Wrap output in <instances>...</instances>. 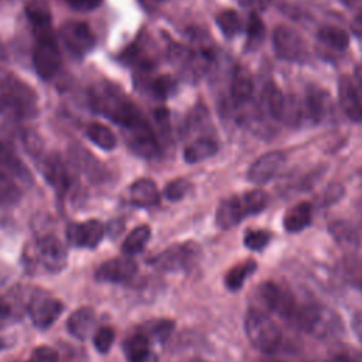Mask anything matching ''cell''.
Returning <instances> with one entry per match:
<instances>
[{"instance_id":"1","label":"cell","mask_w":362,"mask_h":362,"mask_svg":"<svg viewBox=\"0 0 362 362\" xmlns=\"http://www.w3.org/2000/svg\"><path fill=\"white\" fill-rule=\"evenodd\" d=\"M38 112L35 90L16 74L0 68V115L13 120L31 119Z\"/></svg>"},{"instance_id":"2","label":"cell","mask_w":362,"mask_h":362,"mask_svg":"<svg viewBox=\"0 0 362 362\" xmlns=\"http://www.w3.org/2000/svg\"><path fill=\"white\" fill-rule=\"evenodd\" d=\"M89 103L95 112L120 127L126 126L140 115L139 109L123 93V90L109 82L95 83L89 89Z\"/></svg>"},{"instance_id":"3","label":"cell","mask_w":362,"mask_h":362,"mask_svg":"<svg viewBox=\"0 0 362 362\" xmlns=\"http://www.w3.org/2000/svg\"><path fill=\"white\" fill-rule=\"evenodd\" d=\"M290 322L321 341L334 339L342 334V322L338 314L317 303H300Z\"/></svg>"},{"instance_id":"4","label":"cell","mask_w":362,"mask_h":362,"mask_svg":"<svg viewBox=\"0 0 362 362\" xmlns=\"http://www.w3.org/2000/svg\"><path fill=\"white\" fill-rule=\"evenodd\" d=\"M245 332L249 342L264 354H274L283 341V332L277 322L264 311L252 308L245 317Z\"/></svg>"},{"instance_id":"5","label":"cell","mask_w":362,"mask_h":362,"mask_svg":"<svg viewBox=\"0 0 362 362\" xmlns=\"http://www.w3.org/2000/svg\"><path fill=\"white\" fill-rule=\"evenodd\" d=\"M27 253V259L33 264L40 266L48 273H59L65 269L68 262L64 243L52 235H45L34 240Z\"/></svg>"},{"instance_id":"6","label":"cell","mask_w":362,"mask_h":362,"mask_svg":"<svg viewBox=\"0 0 362 362\" xmlns=\"http://www.w3.org/2000/svg\"><path fill=\"white\" fill-rule=\"evenodd\" d=\"M256 298L263 305L260 311H272L287 321H291L298 307L291 290L276 281H263L256 290Z\"/></svg>"},{"instance_id":"7","label":"cell","mask_w":362,"mask_h":362,"mask_svg":"<svg viewBox=\"0 0 362 362\" xmlns=\"http://www.w3.org/2000/svg\"><path fill=\"white\" fill-rule=\"evenodd\" d=\"M61 51L54 33L37 34L33 49V65L37 75L45 81L54 78L61 68Z\"/></svg>"},{"instance_id":"8","label":"cell","mask_w":362,"mask_h":362,"mask_svg":"<svg viewBox=\"0 0 362 362\" xmlns=\"http://www.w3.org/2000/svg\"><path fill=\"white\" fill-rule=\"evenodd\" d=\"M122 129L124 140L134 154L144 158H151L158 154L160 146L156 134L141 113Z\"/></svg>"},{"instance_id":"9","label":"cell","mask_w":362,"mask_h":362,"mask_svg":"<svg viewBox=\"0 0 362 362\" xmlns=\"http://www.w3.org/2000/svg\"><path fill=\"white\" fill-rule=\"evenodd\" d=\"M58 34L64 47L75 58H83L95 48L96 44V37L93 31L83 21H66L61 25Z\"/></svg>"},{"instance_id":"10","label":"cell","mask_w":362,"mask_h":362,"mask_svg":"<svg viewBox=\"0 0 362 362\" xmlns=\"http://www.w3.org/2000/svg\"><path fill=\"white\" fill-rule=\"evenodd\" d=\"M199 246L195 242H184L173 245L154 256L150 264L157 270L177 272L192 266L198 260Z\"/></svg>"},{"instance_id":"11","label":"cell","mask_w":362,"mask_h":362,"mask_svg":"<svg viewBox=\"0 0 362 362\" xmlns=\"http://www.w3.org/2000/svg\"><path fill=\"white\" fill-rule=\"evenodd\" d=\"M273 48L280 59L288 62H304L308 58V48L303 37L291 27L279 25L273 33Z\"/></svg>"},{"instance_id":"12","label":"cell","mask_w":362,"mask_h":362,"mask_svg":"<svg viewBox=\"0 0 362 362\" xmlns=\"http://www.w3.org/2000/svg\"><path fill=\"white\" fill-rule=\"evenodd\" d=\"M30 315L31 322L37 328L51 327L62 314L64 304L55 297L48 294H33L25 310Z\"/></svg>"},{"instance_id":"13","label":"cell","mask_w":362,"mask_h":362,"mask_svg":"<svg viewBox=\"0 0 362 362\" xmlns=\"http://www.w3.org/2000/svg\"><path fill=\"white\" fill-rule=\"evenodd\" d=\"M286 154L281 151H269L255 160L247 170V180L252 184L262 185L273 180L284 167Z\"/></svg>"},{"instance_id":"14","label":"cell","mask_w":362,"mask_h":362,"mask_svg":"<svg viewBox=\"0 0 362 362\" xmlns=\"http://www.w3.org/2000/svg\"><path fill=\"white\" fill-rule=\"evenodd\" d=\"M338 100L352 122H362V89L354 78L342 75L338 79Z\"/></svg>"},{"instance_id":"15","label":"cell","mask_w":362,"mask_h":362,"mask_svg":"<svg viewBox=\"0 0 362 362\" xmlns=\"http://www.w3.org/2000/svg\"><path fill=\"white\" fill-rule=\"evenodd\" d=\"M105 235V226L98 219L75 222L66 226V239L72 246L96 247Z\"/></svg>"},{"instance_id":"16","label":"cell","mask_w":362,"mask_h":362,"mask_svg":"<svg viewBox=\"0 0 362 362\" xmlns=\"http://www.w3.org/2000/svg\"><path fill=\"white\" fill-rule=\"evenodd\" d=\"M137 273V264L130 256L115 257L103 262L96 273L95 277L103 283H124L130 280Z\"/></svg>"},{"instance_id":"17","label":"cell","mask_w":362,"mask_h":362,"mask_svg":"<svg viewBox=\"0 0 362 362\" xmlns=\"http://www.w3.org/2000/svg\"><path fill=\"white\" fill-rule=\"evenodd\" d=\"M123 352L129 362H157V355L151 349V339L143 328L124 339Z\"/></svg>"},{"instance_id":"18","label":"cell","mask_w":362,"mask_h":362,"mask_svg":"<svg viewBox=\"0 0 362 362\" xmlns=\"http://www.w3.org/2000/svg\"><path fill=\"white\" fill-rule=\"evenodd\" d=\"M95 325L96 314L90 307H81L75 310L66 320L68 332L79 341H83L93 335Z\"/></svg>"},{"instance_id":"19","label":"cell","mask_w":362,"mask_h":362,"mask_svg":"<svg viewBox=\"0 0 362 362\" xmlns=\"http://www.w3.org/2000/svg\"><path fill=\"white\" fill-rule=\"evenodd\" d=\"M42 174L47 181L59 192L64 194L69 188V174L64 160L58 154H49L42 160Z\"/></svg>"},{"instance_id":"20","label":"cell","mask_w":362,"mask_h":362,"mask_svg":"<svg viewBox=\"0 0 362 362\" xmlns=\"http://www.w3.org/2000/svg\"><path fill=\"white\" fill-rule=\"evenodd\" d=\"M243 218H246V214L242 206L239 195H233L223 199L218 205V209L215 214L216 225L222 229H230L236 226Z\"/></svg>"},{"instance_id":"21","label":"cell","mask_w":362,"mask_h":362,"mask_svg":"<svg viewBox=\"0 0 362 362\" xmlns=\"http://www.w3.org/2000/svg\"><path fill=\"white\" fill-rule=\"evenodd\" d=\"M305 107L310 119H313L315 123H320L325 120L327 116L331 113V98L325 90L311 86L308 88L305 95Z\"/></svg>"},{"instance_id":"22","label":"cell","mask_w":362,"mask_h":362,"mask_svg":"<svg viewBox=\"0 0 362 362\" xmlns=\"http://www.w3.org/2000/svg\"><path fill=\"white\" fill-rule=\"evenodd\" d=\"M0 167L8 173V175L16 177L23 182H31L33 177L23 160L4 143L0 140Z\"/></svg>"},{"instance_id":"23","label":"cell","mask_w":362,"mask_h":362,"mask_svg":"<svg viewBox=\"0 0 362 362\" xmlns=\"http://www.w3.org/2000/svg\"><path fill=\"white\" fill-rule=\"evenodd\" d=\"M230 95L236 105H246L252 99L253 78L246 68L238 66L235 69L230 82Z\"/></svg>"},{"instance_id":"24","label":"cell","mask_w":362,"mask_h":362,"mask_svg":"<svg viewBox=\"0 0 362 362\" xmlns=\"http://www.w3.org/2000/svg\"><path fill=\"white\" fill-rule=\"evenodd\" d=\"M284 105H286V96L283 95V92L273 82L267 83L263 88V92L260 96V109L267 116L276 120H281Z\"/></svg>"},{"instance_id":"25","label":"cell","mask_w":362,"mask_h":362,"mask_svg":"<svg viewBox=\"0 0 362 362\" xmlns=\"http://www.w3.org/2000/svg\"><path fill=\"white\" fill-rule=\"evenodd\" d=\"M130 198L134 205L147 208L158 202L160 192L154 181H151L150 178H140L132 184Z\"/></svg>"},{"instance_id":"26","label":"cell","mask_w":362,"mask_h":362,"mask_svg":"<svg viewBox=\"0 0 362 362\" xmlns=\"http://www.w3.org/2000/svg\"><path fill=\"white\" fill-rule=\"evenodd\" d=\"M328 230L334 240L342 247L348 250H354L359 246V233L358 229L348 221H334L329 223Z\"/></svg>"},{"instance_id":"27","label":"cell","mask_w":362,"mask_h":362,"mask_svg":"<svg viewBox=\"0 0 362 362\" xmlns=\"http://www.w3.org/2000/svg\"><path fill=\"white\" fill-rule=\"evenodd\" d=\"M313 219V211L311 205L308 202H300L294 206H291L284 218H283V226L287 232L296 233L303 229H305Z\"/></svg>"},{"instance_id":"28","label":"cell","mask_w":362,"mask_h":362,"mask_svg":"<svg viewBox=\"0 0 362 362\" xmlns=\"http://www.w3.org/2000/svg\"><path fill=\"white\" fill-rule=\"evenodd\" d=\"M218 151V144L214 139L208 136L198 137L197 140L191 141L185 150H184V160L188 164H195L199 161H204L212 156H215Z\"/></svg>"},{"instance_id":"29","label":"cell","mask_w":362,"mask_h":362,"mask_svg":"<svg viewBox=\"0 0 362 362\" xmlns=\"http://www.w3.org/2000/svg\"><path fill=\"white\" fill-rule=\"evenodd\" d=\"M25 14L33 27L34 35L52 31L51 30V14H49L48 6L45 3L38 1V0L28 3L25 7Z\"/></svg>"},{"instance_id":"30","label":"cell","mask_w":362,"mask_h":362,"mask_svg":"<svg viewBox=\"0 0 362 362\" xmlns=\"http://www.w3.org/2000/svg\"><path fill=\"white\" fill-rule=\"evenodd\" d=\"M317 38L321 44H324L325 47L334 49V51H344L346 49L348 44H349V37L348 34L338 27L334 25H324L318 30Z\"/></svg>"},{"instance_id":"31","label":"cell","mask_w":362,"mask_h":362,"mask_svg":"<svg viewBox=\"0 0 362 362\" xmlns=\"http://www.w3.org/2000/svg\"><path fill=\"white\" fill-rule=\"evenodd\" d=\"M151 236V229L147 225H140L134 228L123 240L122 250L126 256H133L136 253H140L146 245L148 243Z\"/></svg>"},{"instance_id":"32","label":"cell","mask_w":362,"mask_h":362,"mask_svg":"<svg viewBox=\"0 0 362 362\" xmlns=\"http://www.w3.org/2000/svg\"><path fill=\"white\" fill-rule=\"evenodd\" d=\"M256 270V262H253L252 259H247L242 263L235 264L232 269L228 270V273L225 274V286L229 290H239L242 287V284L245 283V280Z\"/></svg>"},{"instance_id":"33","label":"cell","mask_w":362,"mask_h":362,"mask_svg":"<svg viewBox=\"0 0 362 362\" xmlns=\"http://www.w3.org/2000/svg\"><path fill=\"white\" fill-rule=\"evenodd\" d=\"M86 136L89 137V140L96 144L98 147H100L102 150H113L116 147V136L113 134V132L102 124V123H90L86 127Z\"/></svg>"},{"instance_id":"34","label":"cell","mask_w":362,"mask_h":362,"mask_svg":"<svg viewBox=\"0 0 362 362\" xmlns=\"http://www.w3.org/2000/svg\"><path fill=\"white\" fill-rule=\"evenodd\" d=\"M264 37H266L264 23L256 13H252L246 24V44H245L246 51H255L256 48H259Z\"/></svg>"},{"instance_id":"35","label":"cell","mask_w":362,"mask_h":362,"mask_svg":"<svg viewBox=\"0 0 362 362\" xmlns=\"http://www.w3.org/2000/svg\"><path fill=\"white\" fill-rule=\"evenodd\" d=\"M215 21L219 27V30L222 31V34L226 38H233L236 34L240 33L242 30V21L239 14L232 10V8H225L222 11H219L215 17Z\"/></svg>"},{"instance_id":"36","label":"cell","mask_w":362,"mask_h":362,"mask_svg":"<svg viewBox=\"0 0 362 362\" xmlns=\"http://www.w3.org/2000/svg\"><path fill=\"white\" fill-rule=\"evenodd\" d=\"M239 198H240V202H242L246 216L256 215V214L262 212L267 205V195L260 188H253L250 191H246V192L240 194Z\"/></svg>"},{"instance_id":"37","label":"cell","mask_w":362,"mask_h":362,"mask_svg":"<svg viewBox=\"0 0 362 362\" xmlns=\"http://www.w3.org/2000/svg\"><path fill=\"white\" fill-rule=\"evenodd\" d=\"M20 197V188L10 175L0 168V205H14L18 202Z\"/></svg>"},{"instance_id":"38","label":"cell","mask_w":362,"mask_h":362,"mask_svg":"<svg viewBox=\"0 0 362 362\" xmlns=\"http://www.w3.org/2000/svg\"><path fill=\"white\" fill-rule=\"evenodd\" d=\"M177 89V81L171 75H160L150 82L151 93L158 99L170 98Z\"/></svg>"},{"instance_id":"39","label":"cell","mask_w":362,"mask_h":362,"mask_svg":"<svg viewBox=\"0 0 362 362\" xmlns=\"http://www.w3.org/2000/svg\"><path fill=\"white\" fill-rule=\"evenodd\" d=\"M143 329L147 332L150 339L154 338L156 341L164 342L171 335V332L174 329V322L171 320H157V321H151L148 324V327H146Z\"/></svg>"},{"instance_id":"40","label":"cell","mask_w":362,"mask_h":362,"mask_svg":"<svg viewBox=\"0 0 362 362\" xmlns=\"http://www.w3.org/2000/svg\"><path fill=\"white\" fill-rule=\"evenodd\" d=\"M92 341H93V346L96 348L98 352L106 354V352H109V349L113 345L115 331L110 327H100V328L95 329V332L92 335Z\"/></svg>"},{"instance_id":"41","label":"cell","mask_w":362,"mask_h":362,"mask_svg":"<svg viewBox=\"0 0 362 362\" xmlns=\"http://www.w3.org/2000/svg\"><path fill=\"white\" fill-rule=\"evenodd\" d=\"M189 188H191V184H189L188 180L177 178V180H173L171 182H168L165 185L164 195L168 201H180L187 195Z\"/></svg>"},{"instance_id":"42","label":"cell","mask_w":362,"mask_h":362,"mask_svg":"<svg viewBox=\"0 0 362 362\" xmlns=\"http://www.w3.org/2000/svg\"><path fill=\"white\" fill-rule=\"evenodd\" d=\"M272 235L267 230H250L245 235V246L250 250H262L270 242Z\"/></svg>"},{"instance_id":"43","label":"cell","mask_w":362,"mask_h":362,"mask_svg":"<svg viewBox=\"0 0 362 362\" xmlns=\"http://www.w3.org/2000/svg\"><path fill=\"white\" fill-rule=\"evenodd\" d=\"M327 362H362V358L348 346H335L329 352Z\"/></svg>"},{"instance_id":"44","label":"cell","mask_w":362,"mask_h":362,"mask_svg":"<svg viewBox=\"0 0 362 362\" xmlns=\"http://www.w3.org/2000/svg\"><path fill=\"white\" fill-rule=\"evenodd\" d=\"M30 361L31 362H59V354L52 346L41 345L33 351Z\"/></svg>"},{"instance_id":"45","label":"cell","mask_w":362,"mask_h":362,"mask_svg":"<svg viewBox=\"0 0 362 362\" xmlns=\"http://www.w3.org/2000/svg\"><path fill=\"white\" fill-rule=\"evenodd\" d=\"M344 195V188L339 184H331L322 194V199L321 204L322 205H331L334 202H337L341 197Z\"/></svg>"},{"instance_id":"46","label":"cell","mask_w":362,"mask_h":362,"mask_svg":"<svg viewBox=\"0 0 362 362\" xmlns=\"http://www.w3.org/2000/svg\"><path fill=\"white\" fill-rule=\"evenodd\" d=\"M103 0H66V3L78 11H90L100 6Z\"/></svg>"},{"instance_id":"47","label":"cell","mask_w":362,"mask_h":362,"mask_svg":"<svg viewBox=\"0 0 362 362\" xmlns=\"http://www.w3.org/2000/svg\"><path fill=\"white\" fill-rule=\"evenodd\" d=\"M270 1H272V0H239L240 6H243V7H246V8H250V10H253L255 13L266 10V8L269 7Z\"/></svg>"},{"instance_id":"48","label":"cell","mask_w":362,"mask_h":362,"mask_svg":"<svg viewBox=\"0 0 362 362\" xmlns=\"http://www.w3.org/2000/svg\"><path fill=\"white\" fill-rule=\"evenodd\" d=\"M351 30H352L354 35H355L359 41H362V11L358 13V14L354 17V20L351 21Z\"/></svg>"},{"instance_id":"49","label":"cell","mask_w":362,"mask_h":362,"mask_svg":"<svg viewBox=\"0 0 362 362\" xmlns=\"http://www.w3.org/2000/svg\"><path fill=\"white\" fill-rule=\"evenodd\" d=\"M352 328H354V332H355L356 338L362 344V311H359V313H356L354 315V318H352Z\"/></svg>"},{"instance_id":"50","label":"cell","mask_w":362,"mask_h":362,"mask_svg":"<svg viewBox=\"0 0 362 362\" xmlns=\"http://www.w3.org/2000/svg\"><path fill=\"white\" fill-rule=\"evenodd\" d=\"M140 1V4L144 7V8H147V10H153V8H156V7H158L163 1H165V0H139Z\"/></svg>"},{"instance_id":"51","label":"cell","mask_w":362,"mask_h":362,"mask_svg":"<svg viewBox=\"0 0 362 362\" xmlns=\"http://www.w3.org/2000/svg\"><path fill=\"white\" fill-rule=\"evenodd\" d=\"M355 81H356V83L359 85V88L362 89V62L355 68V78H354Z\"/></svg>"},{"instance_id":"52","label":"cell","mask_w":362,"mask_h":362,"mask_svg":"<svg viewBox=\"0 0 362 362\" xmlns=\"http://www.w3.org/2000/svg\"><path fill=\"white\" fill-rule=\"evenodd\" d=\"M4 348H6V342H4L3 338H0V352H1Z\"/></svg>"},{"instance_id":"53","label":"cell","mask_w":362,"mask_h":362,"mask_svg":"<svg viewBox=\"0 0 362 362\" xmlns=\"http://www.w3.org/2000/svg\"><path fill=\"white\" fill-rule=\"evenodd\" d=\"M359 208H361V214H362V202H361V205H359Z\"/></svg>"},{"instance_id":"54","label":"cell","mask_w":362,"mask_h":362,"mask_svg":"<svg viewBox=\"0 0 362 362\" xmlns=\"http://www.w3.org/2000/svg\"><path fill=\"white\" fill-rule=\"evenodd\" d=\"M1 324H3V320H1V318H0V327H1Z\"/></svg>"},{"instance_id":"55","label":"cell","mask_w":362,"mask_h":362,"mask_svg":"<svg viewBox=\"0 0 362 362\" xmlns=\"http://www.w3.org/2000/svg\"><path fill=\"white\" fill-rule=\"evenodd\" d=\"M28 362H31V361H28Z\"/></svg>"}]
</instances>
